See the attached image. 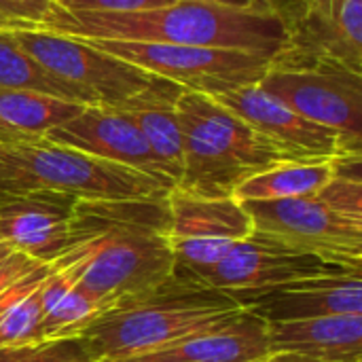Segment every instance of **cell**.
Wrapping results in <instances>:
<instances>
[{
  "mask_svg": "<svg viewBox=\"0 0 362 362\" xmlns=\"http://www.w3.org/2000/svg\"><path fill=\"white\" fill-rule=\"evenodd\" d=\"M83 108L42 93L0 87V144L42 140L53 127L76 117Z\"/></svg>",
  "mask_w": 362,
  "mask_h": 362,
  "instance_id": "ffe728a7",
  "label": "cell"
},
{
  "mask_svg": "<svg viewBox=\"0 0 362 362\" xmlns=\"http://www.w3.org/2000/svg\"><path fill=\"white\" fill-rule=\"evenodd\" d=\"M214 100L252 125L293 159L362 157V153L352 151L337 132L301 117L259 83L216 95Z\"/></svg>",
  "mask_w": 362,
  "mask_h": 362,
  "instance_id": "7c38bea8",
  "label": "cell"
},
{
  "mask_svg": "<svg viewBox=\"0 0 362 362\" xmlns=\"http://www.w3.org/2000/svg\"><path fill=\"white\" fill-rule=\"evenodd\" d=\"M110 310H115V303L74 284L45 308L40 320V341L83 337Z\"/></svg>",
  "mask_w": 362,
  "mask_h": 362,
  "instance_id": "cb8c5ba5",
  "label": "cell"
},
{
  "mask_svg": "<svg viewBox=\"0 0 362 362\" xmlns=\"http://www.w3.org/2000/svg\"><path fill=\"white\" fill-rule=\"evenodd\" d=\"M168 195L78 199L64 252L85 261L78 286L117 308L174 276Z\"/></svg>",
  "mask_w": 362,
  "mask_h": 362,
  "instance_id": "6da1fadb",
  "label": "cell"
},
{
  "mask_svg": "<svg viewBox=\"0 0 362 362\" xmlns=\"http://www.w3.org/2000/svg\"><path fill=\"white\" fill-rule=\"evenodd\" d=\"M0 87L13 91L42 93L81 106H95L93 98L87 91L55 76L36 57L23 51L13 32H0Z\"/></svg>",
  "mask_w": 362,
  "mask_h": 362,
  "instance_id": "7402d4cb",
  "label": "cell"
},
{
  "mask_svg": "<svg viewBox=\"0 0 362 362\" xmlns=\"http://www.w3.org/2000/svg\"><path fill=\"white\" fill-rule=\"evenodd\" d=\"M45 138L89 157L142 172L174 187L159 161L153 157L138 125L119 108L85 106L76 117L53 127Z\"/></svg>",
  "mask_w": 362,
  "mask_h": 362,
  "instance_id": "4fadbf2b",
  "label": "cell"
},
{
  "mask_svg": "<svg viewBox=\"0 0 362 362\" xmlns=\"http://www.w3.org/2000/svg\"><path fill=\"white\" fill-rule=\"evenodd\" d=\"M185 93V89L172 81L161 78L157 85L127 102L123 112L132 117V121L142 132L153 157L163 168L165 176L178 185L182 176V127L178 117V100Z\"/></svg>",
  "mask_w": 362,
  "mask_h": 362,
  "instance_id": "d6986e66",
  "label": "cell"
},
{
  "mask_svg": "<svg viewBox=\"0 0 362 362\" xmlns=\"http://www.w3.org/2000/svg\"><path fill=\"white\" fill-rule=\"evenodd\" d=\"M176 108L185 159L174 189L182 193L233 197L250 176L282 161H299L210 95L185 91Z\"/></svg>",
  "mask_w": 362,
  "mask_h": 362,
  "instance_id": "277c9868",
  "label": "cell"
},
{
  "mask_svg": "<svg viewBox=\"0 0 362 362\" xmlns=\"http://www.w3.org/2000/svg\"><path fill=\"white\" fill-rule=\"evenodd\" d=\"M272 352H297L325 362L362 361V316H320L267 322Z\"/></svg>",
  "mask_w": 362,
  "mask_h": 362,
  "instance_id": "ac0fdd59",
  "label": "cell"
},
{
  "mask_svg": "<svg viewBox=\"0 0 362 362\" xmlns=\"http://www.w3.org/2000/svg\"><path fill=\"white\" fill-rule=\"evenodd\" d=\"M0 362H95L83 337L45 339L28 346L0 348Z\"/></svg>",
  "mask_w": 362,
  "mask_h": 362,
  "instance_id": "d4e9b609",
  "label": "cell"
},
{
  "mask_svg": "<svg viewBox=\"0 0 362 362\" xmlns=\"http://www.w3.org/2000/svg\"><path fill=\"white\" fill-rule=\"evenodd\" d=\"M115 57H121L146 72L180 85L185 91L210 98L259 83L272 68L274 57L233 49L140 42V40H106L78 38Z\"/></svg>",
  "mask_w": 362,
  "mask_h": 362,
  "instance_id": "52a82bcc",
  "label": "cell"
},
{
  "mask_svg": "<svg viewBox=\"0 0 362 362\" xmlns=\"http://www.w3.org/2000/svg\"><path fill=\"white\" fill-rule=\"evenodd\" d=\"M339 269L346 267L331 265L318 257L299 252L274 238L255 231L248 240L240 242L223 261L202 269L174 267V274L199 286L238 297Z\"/></svg>",
  "mask_w": 362,
  "mask_h": 362,
  "instance_id": "30bf717a",
  "label": "cell"
},
{
  "mask_svg": "<svg viewBox=\"0 0 362 362\" xmlns=\"http://www.w3.org/2000/svg\"><path fill=\"white\" fill-rule=\"evenodd\" d=\"M248 312L267 322L320 316H362V269H339L293 280L259 293L235 297Z\"/></svg>",
  "mask_w": 362,
  "mask_h": 362,
  "instance_id": "9a60e30c",
  "label": "cell"
},
{
  "mask_svg": "<svg viewBox=\"0 0 362 362\" xmlns=\"http://www.w3.org/2000/svg\"><path fill=\"white\" fill-rule=\"evenodd\" d=\"M176 0H55L68 13H138L174 4Z\"/></svg>",
  "mask_w": 362,
  "mask_h": 362,
  "instance_id": "4316f807",
  "label": "cell"
},
{
  "mask_svg": "<svg viewBox=\"0 0 362 362\" xmlns=\"http://www.w3.org/2000/svg\"><path fill=\"white\" fill-rule=\"evenodd\" d=\"M286 28L288 45L282 57L331 62L362 74V0H344L331 17L303 11L293 23L286 21Z\"/></svg>",
  "mask_w": 362,
  "mask_h": 362,
  "instance_id": "2e32d148",
  "label": "cell"
},
{
  "mask_svg": "<svg viewBox=\"0 0 362 362\" xmlns=\"http://www.w3.org/2000/svg\"><path fill=\"white\" fill-rule=\"evenodd\" d=\"M8 252H11V248H8V246H6V244L0 240V259H2L4 255H8Z\"/></svg>",
  "mask_w": 362,
  "mask_h": 362,
  "instance_id": "1f68e13d",
  "label": "cell"
},
{
  "mask_svg": "<svg viewBox=\"0 0 362 362\" xmlns=\"http://www.w3.org/2000/svg\"><path fill=\"white\" fill-rule=\"evenodd\" d=\"M272 352L267 320L244 310L231 320L155 352L115 362H252Z\"/></svg>",
  "mask_w": 362,
  "mask_h": 362,
  "instance_id": "e0dca14e",
  "label": "cell"
},
{
  "mask_svg": "<svg viewBox=\"0 0 362 362\" xmlns=\"http://www.w3.org/2000/svg\"><path fill=\"white\" fill-rule=\"evenodd\" d=\"M344 0H303V6L305 11H312V13H320V15H335V11L339 8Z\"/></svg>",
  "mask_w": 362,
  "mask_h": 362,
  "instance_id": "4dcf8cb0",
  "label": "cell"
},
{
  "mask_svg": "<svg viewBox=\"0 0 362 362\" xmlns=\"http://www.w3.org/2000/svg\"><path fill=\"white\" fill-rule=\"evenodd\" d=\"M57 8L55 0H0V32H38Z\"/></svg>",
  "mask_w": 362,
  "mask_h": 362,
  "instance_id": "484cf974",
  "label": "cell"
},
{
  "mask_svg": "<svg viewBox=\"0 0 362 362\" xmlns=\"http://www.w3.org/2000/svg\"><path fill=\"white\" fill-rule=\"evenodd\" d=\"M244 310L235 297L174 274L159 288L110 310L83 341L95 362L125 361L218 327Z\"/></svg>",
  "mask_w": 362,
  "mask_h": 362,
  "instance_id": "3957f363",
  "label": "cell"
},
{
  "mask_svg": "<svg viewBox=\"0 0 362 362\" xmlns=\"http://www.w3.org/2000/svg\"><path fill=\"white\" fill-rule=\"evenodd\" d=\"M49 263L28 276L0 308V348H15L40 341L42 320V284Z\"/></svg>",
  "mask_w": 362,
  "mask_h": 362,
  "instance_id": "603a6c76",
  "label": "cell"
},
{
  "mask_svg": "<svg viewBox=\"0 0 362 362\" xmlns=\"http://www.w3.org/2000/svg\"><path fill=\"white\" fill-rule=\"evenodd\" d=\"M252 362H325L318 361V358H312V356H303V354H297V352H269L265 354L263 358H257Z\"/></svg>",
  "mask_w": 362,
  "mask_h": 362,
  "instance_id": "f546056e",
  "label": "cell"
},
{
  "mask_svg": "<svg viewBox=\"0 0 362 362\" xmlns=\"http://www.w3.org/2000/svg\"><path fill=\"white\" fill-rule=\"evenodd\" d=\"M78 197L32 191L0 197V240L15 252L53 263L70 246Z\"/></svg>",
  "mask_w": 362,
  "mask_h": 362,
  "instance_id": "5bb4252c",
  "label": "cell"
},
{
  "mask_svg": "<svg viewBox=\"0 0 362 362\" xmlns=\"http://www.w3.org/2000/svg\"><path fill=\"white\" fill-rule=\"evenodd\" d=\"M197 2H212L231 8H248V11H276V0H197Z\"/></svg>",
  "mask_w": 362,
  "mask_h": 362,
  "instance_id": "f1b7e54d",
  "label": "cell"
},
{
  "mask_svg": "<svg viewBox=\"0 0 362 362\" xmlns=\"http://www.w3.org/2000/svg\"><path fill=\"white\" fill-rule=\"evenodd\" d=\"M42 265H47V263L34 261V259H30L21 252H15V250L4 255L0 259V308L6 303L11 293Z\"/></svg>",
  "mask_w": 362,
  "mask_h": 362,
  "instance_id": "83f0119b",
  "label": "cell"
},
{
  "mask_svg": "<svg viewBox=\"0 0 362 362\" xmlns=\"http://www.w3.org/2000/svg\"><path fill=\"white\" fill-rule=\"evenodd\" d=\"M168 206L170 246L182 269L210 267L255 233L248 210L235 197H199L172 189Z\"/></svg>",
  "mask_w": 362,
  "mask_h": 362,
  "instance_id": "8fae6325",
  "label": "cell"
},
{
  "mask_svg": "<svg viewBox=\"0 0 362 362\" xmlns=\"http://www.w3.org/2000/svg\"><path fill=\"white\" fill-rule=\"evenodd\" d=\"M259 85L362 153V74L331 62L278 55Z\"/></svg>",
  "mask_w": 362,
  "mask_h": 362,
  "instance_id": "ba28073f",
  "label": "cell"
},
{
  "mask_svg": "<svg viewBox=\"0 0 362 362\" xmlns=\"http://www.w3.org/2000/svg\"><path fill=\"white\" fill-rule=\"evenodd\" d=\"M38 32L72 38L214 47L269 57L280 55L288 45L286 17L278 8L248 11L197 0H176L138 13H68L57 8Z\"/></svg>",
  "mask_w": 362,
  "mask_h": 362,
  "instance_id": "7a4b0ae2",
  "label": "cell"
},
{
  "mask_svg": "<svg viewBox=\"0 0 362 362\" xmlns=\"http://www.w3.org/2000/svg\"><path fill=\"white\" fill-rule=\"evenodd\" d=\"M172 189L142 172L89 157L47 138L0 144V197L57 191L78 199H129L168 195Z\"/></svg>",
  "mask_w": 362,
  "mask_h": 362,
  "instance_id": "8992f818",
  "label": "cell"
},
{
  "mask_svg": "<svg viewBox=\"0 0 362 362\" xmlns=\"http://www.w3.org/2000/svg\"><path fill=\"white\" fill-rule=\"evenodd\" d=\"M341 159L344 157L282 161L244 180L233 191V197L238 202H274L314 195L331 182Z\"/></svg>",
  "mask_w": 362,
  "mask_h": 362,
  "instance_id": "44dd1931",
  "label": "cell"
},
{
  "mask_svg": "<svg viewBox=\"0 0 362 362\" xmlns=\"http://www.w3.org/2000/svg\"><path fill=\"white\" fill-rule=\"evenodd\" d=\"M255 231L331 265L362 269L361 157H344L318 193L274 202H242Z\"/></svg>",
  "mask_w": 362,
  "mask_h": 362,
  "instance_id": "5b68a950",
  "label": "cell"
},
{
  "mask_svg": "<svg viewBox=\"0 0 362 362\" xmlns=\"http://www.w3.org/2000/svg\"><path fill=\"white\" fill-rule=\"evenodd\" d=\"M13 36L49 72L87 91L95 106L123 108L161 81L153 72L66 34L13 32Z\"/></svg>",
  "mask_w": 362,
  "mask_h": 362,
  "instance_id": "9c48e42d",
  "label": "cell"
}]
</instances>
